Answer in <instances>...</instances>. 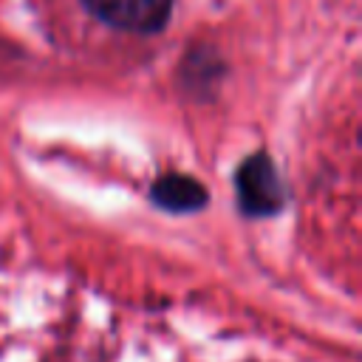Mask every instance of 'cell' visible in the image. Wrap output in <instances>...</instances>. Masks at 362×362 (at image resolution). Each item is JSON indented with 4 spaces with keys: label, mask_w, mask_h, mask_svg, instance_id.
<instances>
[{
    "label": "cell",
    "mask_w": 362,
    "mask_h": 362,
    "mask_svg": "<svg viewBox=\"0 0 362 362\" xmlns=\"http://www.w3.org/2000/svg\"><path fill=\"white\" fill-rule=\"evenodd\" d=\"M235 187H238L240 209L252 218L274 215L283 206V184H280L277 167L263 153H257L240 164Z\"/></svg>",
    "instance_id": "cell-1"
},
{
    "label": "cell",
    "mask_w": 362,
    "mask_h": 362,
    "mask_svg": "<svg viewBox=\"0 0 362 362\" xmlns=\"http://www.w3.org/2000/svg\"><path fill=\"white\" fill-rule=\"evenodd\" d=\"M82 6L113 28L153 34L167 25L173 0H82Z\"/></svg>",
    "instance_id": "cell-2"
},
{
    "label": "cell",
    "mask_w": 362,
    "mask_h": 362,
    "mask_svg": "<svg viewBox=\"0 0 362 362\" xmlns=\"http://www.w3.org/2000/svg\"><path fill=\"white\" fill-rule=\"evenodd\" d=\"M150 198H153L156 206H161L167 212H195L206 204L209 195L192 175L167 173L153 184Z\"/></svg>",
    "instance_id": "cell-3"
}]
</instances>
